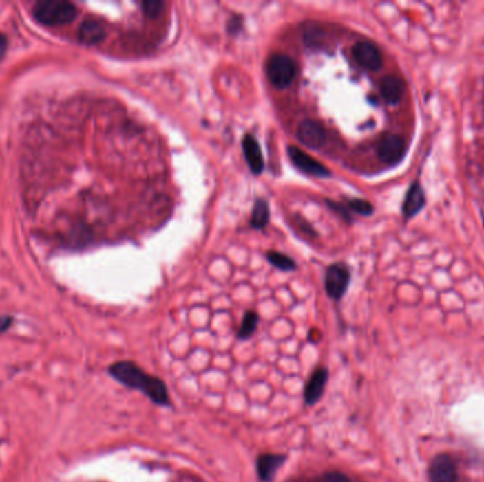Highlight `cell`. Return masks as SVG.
I'll list each match as a JSON object with an SVG mask.
<instances>
[{"label":"cell","instance_id":"7c38bea8","mask_svg":"<svg viewBox=\"0 0 484 482\" xmlns=\"http://www.w3.org/2000/svg\"><path fill=\"white\" fill-rule=\"evenodd\" d=\"M328 372L324 368L317 369L309 379L308 385L304 388V400L308 404H315L323 395L324 386L327 384Z\"/></svg>","mask_w":484,"mask_h":482},{"label":"cell","instance_id":"277c9868","mask_svg":"<svg viewBox=\"0 0 484 482\" xmlns=\"http://www.w3.org/2000/svg\"><path fill=\"white\" fill-rule=\"evenodd\" d=\"M350 283V272L346 265L336 263L330 266L326 273V292L327 294L335 298L340 300Z\"/></svg>","mask_w":484,"mask_h":482},{"label":"cell","instance_id":"d6986e66","mask_svg":"<svg viewBox=\"0 0 484 482\" xmlns=\"http://www.w3.org/2000/svg\"><path fill=\"white\" fill-rule=\"evenodd\" d=\"M142 8H143V12L147 17L155 19L162 14V12L165 9V3L160 2V0H146V2L142 3Z\"/></svg>","mask_w":484,"mask_h":482},{"label":"cell","instance_id":"ac0fdd59","mask_svg":"<svg viewBox=\"0 0 484 482\" xmlns=\"http://www.w3.org/2000/svg\"><path fill=\"white\" fill-rule=\"evenodd\" d=\"M266 258H268V261L271 262V265H273L275 267H277V269H280V270L289 272V270L296 269V263L293 262V259L288 258L286 255H284V253L269 252L268 255H266Z\"/></svg>","mask_w":484,"mask_h":482},{"label":"cell","instance_id":"9c48e42d","mask_svg":"<svg viewBox=\"0 0 484 482\" xmlns=\"http://www.w3.org/2000/svg\"><path fill=\"white\" fill-rule=\"evenodd\" d=\"M429 476L432 482H456L457 471L448 455H439L430 463Z\"/></svg>","mask_w":484,"mask_h":482},{"label":"cell","instance_id":"7402d4cb","mask_svg":"<svg viewBox=\"0 0 484 482\" xmlns=\"http://www.w3.org/2000/svg\"><path fill=\"white\" fill-rule=\"evenodd\" d=\"M6 50H8V39L0 33V61L3 60L5 54H6Z\"/></svg>","mask_w":484,"mask_h":482},{"label":"cell","instance_id":"9a60e30c","mask_svg":"<svg viewBox=\"0 0 484 482\" xmlns=\"http://www.w3.org/2000/svg\"><path fill=\"white\" fill-rule=\"evenodd\" d=\"M285 463V455H276V454H265L261 455L257 463L258 475L264 482H271L276 470Z\"/></svg>","mask_w":484,"mask_h":482},{"label":"cell","instance_id":"ba28073f","mask_svg":"<svg viewBox=\"0 0 484 482\" xmlns=\"http://www.w3.org/2000/svg\"><path fill=\"white\" fill-rule=\"evenodd\" d=\"M289 157L292 160V163L303 173L311 174L315 177H330V171L326 166H323L320 162H317L316 159H313L312 156H309L306 151H303L302 149L296 147V146H291L288 149Z\"/></svg>","mask_w":484,"mask_h":482},{"label":"cell","instance_id":"5b68a950","mask_svg":"<svg viewBox=\"0 0 484 482\" xmlns=\"http://www.w3.org/2000/svg\"><path fill=\"white\" fill-rule=\"evenodd\" d=\"M405 140L397 135L382 136L377 146L378 157L390 166H395L402 160L405 156Z\"/></svg>","mask_w":484,"mask_h":482},{"label":"cell","instance_id":"6da1fadb","mask_svg":"<svg viewBox=\"0 0 484 482\" xmlns=\"http://www.w3.org/2000/svg\"><path fill=\"white\" fill-rule=\"evenodd\" d=\"M111 375L127 388L143 392L149 399L158 404H169V393L166 385L159 377L150 376L132 362H116L109 368Z\"/></svg>","mask_w":484,"mask_h":482},{"label":"cell","instance_id":"7a4b0ae2","mask_svg":"<svg viewBox=\"0 0 484 482\" xmlns=\"http://www.w3.org/2000/svg\"><path fill=\"white\" fill-rule=\"evenodd\" d=\"M76 8L64 0H43L34 8V17L47 26H61L68 24L76 17Z\"/></svg>","mask_w":484,"mask_h":482},{"label":"cell","instance_id":"30bf717a","mask_svg":"<svg viewBox=\"0 0 484 482\" xmlns=\"http://www.w3.org/2000/svg\"><path fill=\"white\" fill-rule=\"evenodd\" d=\"M242 149L245 160L253 174H261L264 170V157L262 150L258 140L251 135H246L242 140Z\"/></svg>","mask_w":484,"mask_h":482},{"label":"cell","instance_id":"8992f818","mask_svg":"<svg viewBox=\"0 0 484 482\" xmlns=\"http://www.w3.org/2000/svg\"><path fill=\"white\" fill-rule=\"evenodd\" d=\"M353 57L357 64L370 71H377L382 67V54L379 48L367 40L354 44Z\"/></svg>","mask_w":484,"mask_h":482},{"label":"cell","instance_id":"e0dca14e","mask_svg":"<svg viewBox=\"0 0 484 482\" xmlns=\"http://www.w3.org/2000/svg\"><path fill=\"white\" fill-rule=\"evenodd\" d=\"M258 321H260V317H258L257 313H253V311L246 313L244 320H242L240 331H238V337L242 338V340L249 338L255 333V329H257Z\"/></svg>","mask_w":484,"mask_h":482},{"label":"cell","instance_id":"5bb4252c","mask_svg":"<svg viewBox=\"0 0 484 482\" xmlns=\"http://www.w3.org/2000/svg\"><path fill=\"white\" fill-rule=\"evenodd\" d=\"M78 37L84 44L94 45V44L101 43L102 40L105 39L104 24L99 23L98 20H94V19L85 20L78 30Z\"/></svg>","mask_w":484,"mask_h":482},{"label":"cell","instance_id":"ffe728a7","mask_svg":"<svg viewBox=\"0 0 484 482\" xmlns=\"http://www.w3.org/2000/svg\"><path fill=\"white\" fill-rule=\"evenodd\" d=\"M350 207L357 212V214H361V215H371L374 212V208L370 204L368 201H364V199H351L350 201Z\"/></svg>","mask_w":484,"mask_h":482},{"label":"cell","instance_id":"4fadbf2b","mask_svg":"<svg viewBox=\"0 0 484 482\" xmlns=\"http://www.w3.org/2000/svg\"><path fill=\"white\" fill-rule=\"evenodd\" d=\"M379 91L382 98L386 99V102L394 105L401 100L405 91V84L401 78L395 77V75H388V77L382 78L379 84Z\"/></svg>","mask_w":484,"mask_h":482},{"label":"cell","instance_id":"603a6c76","mask_svg":"<svg viewBox=\"0 0 484 482\" xmlns=\"http://www.w3.org/2000/svg\"><path fill=\"white\" fill-rule=\"evenodd\" d=\"M10 324V318H0V331H3V329H6Z\"/></svg>","mask_w":484,"mask_h":482},{"label":"cell","instance_id":"3957f363","mask_svg":"<svg viewBox=\"0 0 484 482\" xmlns=\"http://www.w3.org/2000/svg\"><path fill=\"white\" fill-rule=\"evenodd\" d=\"M297 72L296 63L286 54H273L266 63V75L271 84L277 89L288 88Z\"/></svg>","mask_w":484,"mask_h":482},{"label":"cell","instance_id":"44dd1931","mask_svg":"<svg viewBox=\"0 0 484 482\" xmlns=\"http://www.w3.org/2000/svg\"><path fill=\"white\" fill-rule=\"evenodd\" d=\"M322 482H350L348 476L344 475L343 472L339 471H331V472H326L322 476Z\"/></svg>","mask_w":484,"mask_h":482},{"label":"cell","instance_id":"52a82bcc","mask_svg":"<svg viewBox=\"0 0 484 482\" xmlns=\"http://www.w3.org/2000/svg\"><path fill=\"white\" fill-rule=\"evenodd\" d=\"M297 139L306 147L317 150L324 146L327 135L323 126L313 119H306L300 122L297 128Z\"/></svg>","mask_w":484,"mask_h":482},{"label":"cell","instance_id":"2e32d148","mask_svg":"<svg viewBox=\"0 0 484 482\" xmlns=\"http://www.w3.org/2000/svg\"><path fill=\"white\" fill-rule=\"evenodd\" d=\"M269 222V206L264 199H258L252 210L251 217V226L255 230H262Z\"/></svg>","mask_w":484,"mask_h":482},{"label":"cell","instance_id":"8fae6325","mask_svg":"<svg viewBox=\"0 0 484 482\" xmlns=\"http://www.w3.org/2000/svg\"><path fill=\"white\" fill-rule=\"evenodd\" d=\"M425 207V193L419 183H414L406 193L402 212L405 218L415 217Z\"/></svg>","mask_w":484,"mask_h":482}]
</instances>
